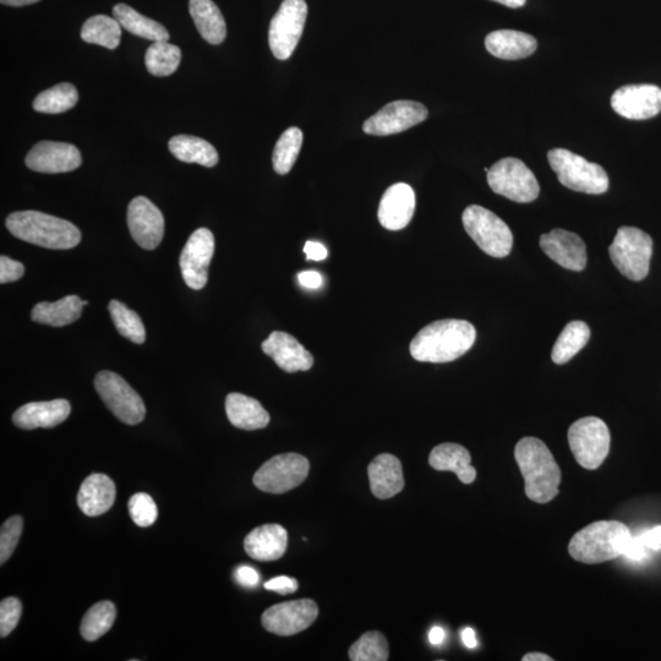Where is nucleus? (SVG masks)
<instances>
[{"label":"nucleus","instance_id":"obj_1","mask_svg":"<svg viewBox=\"0 0 661 661\" xmlns=\"http://www.w3.org/2000/svg\"><path fill=\"white\" fill-rule=\"evenodd\" d=\"M477 331L471 322L439 320L425 326L411 343V354L422 363H450L473 347Z\"/></svg>","mask_w":661,"mask_h":661},{"label":"nucleus","instance_id":"obj_2","mask_svg":"<svg viewBox=\"0 0 661 661\" xmlns=\"http://www.w3.org/2000/svg\"><path fill=\"white\" fill-rule=\"evenodd\" d=\"M515 458L526 484L529 500L548 504L559 495L561 471L553 453L537 437H524L518 441Z\"/></svg>","mask_w":661,"mask_h":661},{"label":"nucleus","instance_id":"obj_3","mask_svg":"<svg viewBox=\"0 0 661 661\" xmlns=\"http://www.w3.org/2000/svg\"><path fill=\"white\" fill-rule=\"evenodd\" d=\"M7 228L26 243L53 250L73 249L81 240V232L73 223L38 211L12 213Z\"/></svg>","mask_w":661,"mask_h":661},{"label":"nucleus","instance_id":"obj_4","mask_svg":"<svg viewBox=\"0 0 661 661\" xmlns=\"http://www.w3.org/2000/svg\"><path fill=\"white\" fill-rule=\"evenodd\" d=\"M632 534L626 524L617 521H599L589 524L573 535L568 553L578 562L587 565L624 556Z\"/></svg>","mask_w":661,"mask_h":661},{"label":"nucleus","instance_id":"obj_5","mask_svg":"<svg viewBox=\"0 0 661 661\" xmlns=\"http://www.w3.org/2000/svg\"><path fill=\"white\" fill-rule=\"evenodd\" d=\"M550 167L564 187L578 193L602 195L609 189V177L605 169L565 149L548 152Z\"/></svg>","mask_w":661,"mask_h":661},{"label":"nucleus","instance_id":"obj_6","mask_svg":"<svg viewBox=\"0 0 661 661\" xmlns=\"http://www.w3.org/2000/svg\"><path fill=\"white\" fill-rule=\"evenodd\" d=\"M609 254L621 275L628 280L639 282L648 276L653 240L641 229L621 227L610 245Z\"/></svg>","mask_w":661,"mask_h":661},{"label":"nucleus","instance_id":"obj_7","mask_svg":"<svg viewBox=\"0 0 661 661\" xmlns=\"http://www.w3.org/2000/svg\"><path fill=\"white\" fill-rule=\"evenodd\" d=\"M462 222L468 236L485 254L497 259L510 255L513 247L511 229L494 212L479 205L468 206Z\"/></svg>","mask_w":661,"mask_h":661},{"label":"nucleus","instance_id":"obj_8","mask_svg":"<svg viewBox=\"0 0 661 661\" xmlns=\"http://www.w3.org/2000/svg\"><path fill=\"white\" fill-rule=\"evenodd\" d=\"M610 431L602 419L586 417L577 420L568 430V445L579 466L588 471L598 469L610 451Z\"/></svg>","mask_w":661,"mask_h":661},{"label":"nucleus","instance_id":"obj_9","mask_svg":"<svg viewBox=\"0 0 661 661\" xmlns=\"http://www.w3.org/2000/svg\"><path fill=\"white\" fill-rule=\"evenodd\" d=\"M488 183L494 193L520 204L537 200L540 193L534 173L524 162L513 157L502 158L489 169Z\"/></svg>","mask_w":661,"mask_h":661},{"label":"nucleus","instance_id":"obj_10","mask_svg":"<svg viewBox=\"0 0 661 661\" xmlns=\"http://www.w3.org/2000/svg\"><path fill=\"white\" fill-rule=\"evenodd\" d=\"M309 471L307 458L298 453H283L262 464L254 475V485L264 493H288L304 483Z\"/></svg>","mask_w":661,"mask_h":661},{"label":"nucleus","instance_id":"obj_11","mask_svg":"<svg viewBox=\"0 0 661 661\" xmlns=\"http://www.w3.org/2000/svg\"><path fill=\"white\" fill-rule=\"evenodd\" d=\"M95 387L109 411L128 425L140 424L145 419L146 407L139 393L122 376L112 371L96 375Z\"/></svg>","mask_w":661,"mask_h":661},{"label":"nucleus","instance_id":"obj_12","mask_svg":"<svg viewBox=\"0 0 661 661\" xmlns=\"http://www.w3.org/2000/svg\"><path fill=\"white\" fill-rule=\"evenodd\" d=\"M307 16L305 0H284L270 24L269 43L273 56L280 60L291 58L302 38Z\"/></svg>","mask_w":661,"mask_h":661},{"label":"nucleus","instance_id":"obj_13","mask_svg":"<svg viewBox=\"0 0 661 661\" xmlns=\"http://www.w3.org/2000/svg\"><path fill=\"white\" fill-rule=\"evenodd\" d=\"M318 616L319 608L314 600L300 599L271 606L262 615L261 622L273 635L289 637L307 630Z\"/></svg>","mask_w":661,"mask_h":661},{"label":"nucleus","instance_id":"obj_14","mask_svg":"<svg viewBox=\"0 0 661 661\" xmlns=\"http://www.w3.org/2000/svg\"><path fill=\"white\" fill-rule=\"evenodd\" d=\"M215 254V237L209 229L199 228L191 234L180 254V270L184 282L194 291L206 286L209 267Z\"/></svg>","mask_w":661,"mask_h":661},{"label":"nucleus","instance_id":"obj_15","mask_svg":"<svg viewBox=\"0 0 661 661\" xmlns=\"http://www.w3.org/2000/svg\"><path fill=\"white\" fill-rule=\"evenodd\" d=\"M429 112L422 103L395 101L365 120L363 131L368 135L387 136L402 133L423 123Z\"/></svg>","mask_w":661,"mask_h":661},{"label":"nucleus","instance_id":"obj_16","mask_svg":"<svg viewBox=\"0 0 661 661\" xmlns=\"http://www.w3.org/2000/svg\"><path fill=\"white\" fill-rule=\"evenodd\" d=\"M128 226L131 237L145 250L156 249L165 236V218L160 209L145 196L131 200Z\"/></svg>","mask_w":661,"mask_h":661},{"label":"nucleus","instance_id":"obj_17","mask_svg":"<svg viewBox=\"0 0 661 661\" xmlns=\"http://www.w3.org/2000/svg\"><path fill=\"white\" fill-rule=\"evenodd\" d=\"M25 163L31 171L58 174L75 171L83 158L78 147L67 142L41 141L32 147Z\"/></svg>","mask_w":661,"mask_h":661},{"label":"nucleus","instance_id":"obj_18","mask_svg":"<svg viewBox=\"0 0 661 661\" xmlns=\"http://www.w3.org/2000/svg\"><path fill=\"white\" fill-rule=\"evenodd\" d=\"M611 107L619 116L626 119L653 118L661 112V89L655 85L620 87L611 97Z\"/></svg>","mask_w":661,"mask_h":661},{"label":"nucleus","instance_id":"obj_19","mask_svg":"<svg viewBox=\"0 0 661 661\" xmlns=\"http://www.w3.org/2000/svg\"><path fill=\"white\" fill-rule=\"evenodd\" d=\"M540 248L566 270L581 272L587 266V247L577 234L553 229L540 237Z\"/></svg>","mask_w":661,"mask_h":661},{"label":"nucleus","instance_id":"obj_20","mask_svg":"<svg viewBox=\"0 0 661 661\" xmlns=\"http://www.w3.org/2000/svg\"><path fill=\"white\" fill-rule=\"evenodd\" d=\"M261 347L286 373L293 374L313 368V355L289 333L272 332Z\"/></svg>","mask_w":661,"mask_h":661},{"label":"nucleus","instance_id":"obj_21","mask_svg":"<svg viewBox=\"0 0 661 661\" xmlns=\"http://www.w3.org/2000/svg\"><path fill=\"white\" fill-rule=\"evenodd\" d=\"M415 211V193L411 185L393 184L380 201L378 217L389 231H401L411 223Z\"/></svg>","mask_w":661,"mask_h":661},{"label":"nucleus","instance_id":"obj_22","mask_svg":"<svg viewBox=\"0 0 661 661\" xmlns=\"http://www.w3.org/2000/svg\"><path fill=\"white\" fill-rule=\"evenodd\" d=\"M71 412L67 400L32 402L21 407L13 415V423L20 429L54 428L65 422Z\"/></svg>","mask_w":661,"mask_h":661},{"label":"nucleus","instance_id":"obj_23","mask_svg":"<svg viewBox=\"0 0 661 661\" xmlns=\"http://www.w3.org/2000/svg\"><path fill=\"white\" fill-rule=\"evenodd\" d=\"M370 488L380 500L391 499L404 488L402 463L390 453H382L369 464Z\"/></svg>","mask_w":661,"mask_h":661},{"label":"nucleus","instance_id":"obj_24","mask_svg":"<svg viewBox=\"0 0 661 661\" xmlns=\"http://www.w3.org/2000/svg\"><path fill=\"white\" fill-rule=\"evenodd\" d=\"M288 533L280 524L255 528L244 539V549L256 561H276L286 553Z\"/></svg>","mask_w":661,"mask_h":661},{"label":"nucleus","instance_id":"obj_25","mask_svg":"<svg viewBox=\"0 0 661 661\" xmlns=\"http://www.w3.org/2000/svg\"><path fill=\"white\" fill-rule=\"evenodd\" d=\"M114 501H116V485L106 474H92L80 486L78 505L86 516L103 515L111 510Z\"/></svg>","mask_w":661,"mask_h":661},{"label":"nucleus","instance_id":"obj_26","mask_svg":"<svg viewBox=\"0 0 661 661\" xmlns=\"http://www.w3.org/2000/svg\"><path fill=\"white\" fill-rule=\"evenodd\" d=\"M471 453L458 444H441L430 453L429 464L439 472H453L463 484H472L477 478V469L472 464Z\"/></svg>","mask_w":661,"mask_h":661},{"label":"nucleus","instance_id":"obj_27","mask_svg":"<svg viewBox=\"0 0 661 661\" xmlns=\"http://www.w3.org/2000/svg\"><path fill=\"white\" fill-rule=\"evenodd\" d=\"M485 47L496 58L517 60L532 56L538 42L533 36L521 31L499 30L486 36Z\"/></svg>","mask_w":661,"mask_h":661},{"label":"nucleus","instance_id":"obj_28","mask_svg":"<svg viewBox=\"0 0 661 661\" xmlns=\"http://www.w3.org/2000/svg\"><path fill=\"white\" fill-rule=\"evenodd\" d=\"M226 412L229 422L242 430H259L270 423V414L259 401L242 393H229L226 398Z\"/></svg>","mask_w":661,"mask_h":661},{"label":"nucleus","instance_id":"obj_29","mask_svg":"<svg viewBox=\"0 0 661 661\" xmlns=\"http://www.w3.org/2000/svg\"><path fill=\"white\" fill-rule=\"evenodd\" d=\"M86 305H89V302L81 300L78 296H68L54 303H38L32 309L31 319L41 325L67 326L80 319Z\"/></svg>","mask_w":661,"mask_h":661},{"label":"nucleus","instance_id":"obj_30","mask_svg":"<svg viewBox=\"0 0 661 661\" xmlns=\"http://www.w3.org/2000/svg\"><path fill=\"white\" fill-rule=\"evenodd\" d=\"M189 12L199 34L211 45H221L226 40L225 18L212 0H190Z\"/></svg>","mask_w":661,"mask_h":661},{"label":"nucleus","instance_id":"obj_31","mask_svg":"<svg viewBox=\"0 0 661 661\" xmlns=\"http://www.w3.org/2000/svg\"><path fill=\"white\" fill-rule=\"evenodd\" d=\"M169 150L177 160L185 163H198L207 168L218 163V152L210 142L191 135H178L169 141Z\"/></svg>","mask_w":661,"mask_h":661},{"label":"nucleus","instance_id":"obj_32","mask_svg":"<svg viewBox=\"0 0 661 661\" xmlns=\"http://www.w3.org/2000/svg\"><path fill=\"white\" fill-rule=\"evenodd\" d=\"M113 16L120 26L129 31L130 34L154 42L169 40V32L165 26L155 20L146 18L127 4H117L113 8Z\"/></svg>","mask_w":661,"mask_h":661},{"label":"nucleus","instance_id":"obj_33","mask_svg":"<svg viewBox=\"0 0 661 661\" xmlns=\"http://www.w3.org/2000/svg\"><path fill=\"white\" fill-rule=\"evenodd\" d=\"M591 338V329L583 321H572L566 325L555 342L551 359L555 364H566L582 351Z\"/></svg>","mask_w":661,"mask_h":661},{"label":"nucleus","instance_id":"obj_34","mask_svg":"<svg viewBox=\"0 0 661 661\" xmlns=\"http://www.w3.org/2000/svg\"><path fill=\"white\" fill-rule=\"evenodd\" d=\"M81 38L91 45L116 49L122 38V26L107 15L92 16L81 29Z\"/></svg>","mask_w":661,"mask_h":661},{"label":"nucleus","instance_id":"obj_35","mask_svg":"<svg viewBox=\"0 0 661 661\" xmlns=\"http://www.w3.org/2000/svg\"><path fill=\"white\" fill-rule=\"evenodd\" d=\"M117 610L111 602H100L92 606L81 621L80 632L87 642L105 636L116 621Z\"/></svg>","mask_w":661,"mask_h":661},{"label":"nucleus","instance_id":"obj_36","mask_svg":"<svg viewBox=\"0 0 661 661\" xmlns=\"http://www.w3.org/2000/svg\"><path fill=\"white\" fill-rule=\"evenodd\" d=\"M180 60H182V51L168 41L154 42V45L147 49L145 56L149 73L160 78L176 73Z\"/></svg>","mask_w":661,"mask_h":661},{"label":"nucleus","instance_id":"obj_37","mask_svg":"<svg viewBox=\"0 0 661 661\" xmlns=\"http://www.w3.org/2000/svg\"><path fill=\"white\" fill-rule=\"evenodd\" d=\"M78 101L79 94L76 87L63 83L41 92L34 101V109L40 113L59 114L70 111Z\"/></svg>","mask_w":661,"mask_h":661},{"label":"nucleus","instance_id":"obj_38","mask_svg":"<svg viewBox=\"0 0 661 661\" xmlns=\"http://www.w3.org/2000/svg\"><path fill=\"white\" fill-rule=\"evenodd\" d=\"M303 146V131L289 128L278 139L273 150L272 165L277 174H288L296 163Z\"/></svg>","mask_w":661,"mask_h":661},{"label":"nucleus","instance_id":"obj_39","mask_svg":"<svg viewBox=\"0 0 661 661\" xmlns=\"http://www.w3.org/2000/svg\"><path fill=\"white\" fill-rule=\"evenodd\" d=\"M109 314H111L113 324L120 335L136 344L145 342V326L134 310H130L127 305L119 302V300H112L109 303Z\"/></svg>","mask_w":661,"mask_h":661},{"label":"nucleus","instance_id":"obj_40","mask_svg":"<svg viewBox=\"0 0 661 661\" xmlns=\"http://www.w3.org/2000/svg\"><path fill=\"white\" fill-rule=\"evenodd\" d=\"M352 661H386L390 658L389 643L379 631L366 632L349 648Z\"/></svg>","mask_w":661,"mask_h":661},{"label":"nucleus","instance_id":"obj_41","mask_svg":"<svg viewBox=\"0 0 661 661\" xmlns=\"http://www.w3.org/2000/svg\"><path fill=\"white\" fill-rule=\"evenodd\" d=\"M129 512L131 520L141 528L151 527L158 517V508L154 499L145 493L131 496L129 500Z\"/></svg>","mask_w":661,"mask_h":661},{"label":"nucleus","instance_id":"obj_42","mask_svg":"<svg viewBox=\"0 0 661 661\" xmlns=\"http://www.w3.org/2000/svg\"><path fill=\"white\" fill-rule=\"evenodd\" d=\"M23 528L24 521L20 516L10 517L7 522H4L2 531H0V564L4 565L13 555Z\"/></svg>","mask_w":661,"mask_h":661},{"label":"nucleus","instance_id":"obj_43","mask_svg":"<svg viewBox=\"0 0 661 661\" xmlns=\"http://www.w3.org/2000/svg\"><path fill=\"white\" fill-rule=\"evenodd\" d=\"M23 604L18 598H7L0 603V636L5 638L18 626Z\"/></svg>","mask_w":661,"mask_h":661},{"label":"nucleus","instance_id":"obj_44","mask_svg":"<svg viewBox=\"0 0 661 661\" xmlns=\"http://www.w3.org/2000/svg\"><path fill=\"white\" fill-rule=\"evenodd\" d=\"M25 267L21 262L2 255L0 258V283H10L19 281L24 276Z\"/></svg>","mask_w":661,"mask_h":661},{"label":"nucleus","instance_id":"obj_45","mask_svg":"<svg viewBox=\"0 0 661 661\" xmlns=\"http://www.w3.org/2000/svg\"><path fill=\"white\" fill-rule=\"evenodd\" d=\"M298 587L297 579L287 576L276 577L265 583V589H267V591L276 592L282 595L296 593Z\"/></svg>","mask_w":661,"mask_h":661},{"label":"nucleus","instance_id":"obj_46","mask_svg":"<svg viewBox=\"0 0 661 661\" xmlns=\"http://www.w3.org/2000/svg\"><path fill=\"white\" fill-rule=\"evenodd\" d=\"M234 578H236L240 586L245 588H255L260 583L259 572L250 566L238 567L236 572H234Z\"/></svg>","mask_w":661,"mask_h":661},{"label":"nucleus","instance_id":"obj_47","mask_svg":"<svg viewBox=\"0 0 661 661\" xmlns=\"http://www.w3.org/2000/svg\"><path fill=\"white\" fill-rule=\"evenodd\" d=\"M646 545L643 544L642 539L638 537H632L630 544H628L625 551L624 557L630 561H642L646 559L647 556Z\"/></svg>","mask_w":661,"mask_h":661},{"label":"nucleus","instance_id":"obj_48","mask_svg":"<svg viewBox=\"0 0 661 661\" xmlns=\"http://www.w3.org/2000/svg\"><path fill=\"white\" fill-rule=\"evenodd\" d=\"M644 545L650 550H661V526L649 529V531L639 534Z\"/></svg>","mask_w":661,"mask_h":661},{"label":"nucleus","instance_id":"obj_49","mask_svg":"<svg viewBox=\"0 0 661 661\" xmlns=\"http://www.w3.org/2000/svg\"><path fill=\"white\" fill-rule=\"evenodd\" d=\"M304 253L307 255V260L311 261H322L327 258L329 251L318 242H307L305 243Z\"/></svg>","mask_w":661,"mask_h":661},{"label":"nucleus","instance_id":"obj_50","mask_svg":"<svg viewBox=\"0 0 661 661\" xmlns=\"http://www.w3.org/2000/svg\"><path fill=\"white\" fill-rule=\"evenodd\" d=\"M299 283L308 289H319L324 282V278L316 271H303L298 275Z\"/></svg>","mask_w":661,"mask_h":661},{"label":"nucleus","instance_id":"obj_51","mask_svg":"<svg viewBox=\"0 0 661 661\" xmlns=\"http://www.w3.org/2000/svg\"><path fill=\"white\" fill-rule=\"evenodd\" d=\"M445 637L446 633L444 628H441L440 626L431 628V631L429 632V642L433 644V646H440V644L445 641Z\"/></svg>","mask_w":661,"mask_h":661},{"label":"nucleus","instance_id":"obj_52","mask_svg":"<svg viewBox=\"0 0 661 661\" xmlns=\"http://www.w3.org/2000/svg\"><path fill=\"white\" fill-rule=\"evenodd\" d=\"M462 641L467 648L473 649L478 646L477 636H475L473 628H464L462 631Z\"/></svg>","mask_w":661,"mask_h":661},{"label":"nucleus","instance_id":"obj_53","mask_svg":"<svg viewBox=\"0 0 661 661\" xmlns=\"http://www.w3.org/2000/svg\"><path fill=\"white\" fill-rule=\"evenodd\" d=\"M0 2L3 5H8V7H25V5L40 2V0H0Z\"/></svg>","mask_w":661,"mask_h":661},{"label":"nucleus","instance_id":"obj_54","mask_svg":"<svg viewBox=\"0 0 661 661\" xmlns=\"http://www.w3.org/2000/svg\"><path fill=\"white\" fill-rule=\"evenodd\" d=\"M523 661H553L549 655L543 653H528L522 658Z\"/></svg>","mask_w":661,"mask_h":661},{"label":"nucleus","instance_id":"obj_55","mask_svg":"<svg viewBox=\"0 0 661 661\" xmlns=\"http://www.w3.org/2000/svg\"><path fill=\"white\" fill-rule=\"evenodd\" d=\"M491 2L499 3L505 5V7L516 9L523 7L527 0H491Z\"/></svg>","mask_w":661,"mask_h":661}]
</instances>
